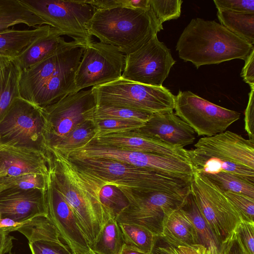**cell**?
Instances as JSON below:
<instances>
[{"mask_svg": "<svg viewBox=\"0 0 254 254\" xmlns=\"http://www.w3.org/2000/svg\"><path fill=\"white\" fill-rule=\"evenodd\" d=\"M97 105L119 107L155 114L173 111L175 95L164 86H154L120 78L91 87Z\"/></svg>", "mask_w": 254, "mask_h": 254, "instance_id": "7", "label": "cell"}, {"mask_svg": "<svg viewBox=\"0 0 254 254\" xmlns=\"http://www.w3.org/2000/svg\"><path fill=\"white\" fill-rule=\"evenodd\" d=\"M223 254H247L236 232L224 244Z\"/></svg>", "mask_w": 254, "mask_h": 254, "instance_id": "47", "label": "cell"}, {"mask_svg": "<svg viewBox=\"0 0 254 254\" xmlns=\"http://www.w3.org/2000/svg\"><path fill=\"white\" fill-rule=\"evenodd\" d=\"M63 35L61 31L52 27L48 33L35 40L13 60L21 70L31 67L72 43V41H65L61 36Z\"/></svg>", "mask_w": 254, "mask_h": 254, "instance_id": "22", "label": "cell"}, {"mask_svg": "<svg viewBox=\"0 0 254 254\" xmlns=\"http://www.w3.org/2000/svg\"><path fill=\"white\" fill-rule=\"evenodd\" d=\"M127 56L117 48L92 41L84 47L75 77V93L121 78Z\"/></svg>", "mask_w": 254, "mask_h": 254, "instance_id": "14", "label": "cell"}, {"mask_svg": "<svg viewBox=\"0 0 254 254\" xmlns=\"http://www.w3.org/2000/svg\"><path fill=\"white\" fill-rule=\"evenodd\" d=\"M68 159L104 186L116 188L125 197L130 193L182 191L190 187L192 177L172 176L110 159Z\"/></svg>", "mask_w": 254, "mask_h": 254, "instance_id": "5", "label": "cell"}, {"mask_svg": "<svg viewBox=\"0 0 254 254\" xmlns=\"http://www.w3.org/2000/svg\"><path fill=\"white\" fill-rule=\"evenodd\" d=\"M86 27L92 36L126 55L140 48L163 29L149 6L146 9L127 7L96 9Z\"/></svg>", "mask_w": 254, "mask_h": 254, "instance_id": "4", "label": "cell"}, {"mask_svg": "<svg viewBox=\"0 0 254 254\" xmlns=\"http://www.w3.org/2000/svg\"><path fill=\"white\" fill-rule=\"evenodd\" d=\"M94 126L92 122L85 121L52 146L44 149H53L65 156L68 153L79 147L82 146L94 138Z\"/></svg>", "mask_w": 254, "mask_h": 254, "instance_id": "32", "label": "cell"}, {"mask_svg": "<svg viewBox=\"0 0 254 254\" xmlns=\"http://www.w3.org/2000/svg\"><path fill=\"white\" fill-rule=\"evenodd\" d=\"M44 123L39 108L16 97L0 121V138L10 145L43 150Z\"/></svg>", "mask_w": 254, "mask_h": 254, "instance_id": "16", "label": "cell"}, {"mask_svg": "<svg viewBox=\"0 0 254 254\" xmlns=\"http://www.w3.org/2000/svg\"><path fill=\"white\" fill-rule=\"evenodd\" d=\"M52 163L51 156L41 149L11 145L0 152V170L5 176L27 174L47 176Z\"/></svg>", "mask_w": 254, "mask_h": 254, "instance_id": "19", "label": "cell"}, {"mask_svg": "<svg viewBox=\"0 0 254 254\" xmlns=\"http://www.w3.org/2000/svg\"><path fill=\"white\" fill-rule=\"evenodd\" d=\"M29 246L32 254H73L62 241H38Z\"/></svg>", "mask_w": 254, "mask_h": 254, "instance_id": "41", "label": "cell"}, {"mask_svg": "<svg viewBox=\"0 0 254 254\" xmlns=\"http://www.w3.org/2000/svg\"><path fill=\"white\" fill-rule=\"evenodd\" d=\"M46 177L37 174H27L16 176L0 178V192L10 190L37 189L45 191Z\"/></svg>", "mask_w": 254, "mask_h": 254, "instance_id": "35", "label": "cell"}, {"mask_svg": "<svg viewBox=\"0 0 254 254\" xmlns=\"http://www.w3.org/2000/svg\"><path fill=\"white\" fill-rule=\"evenodd\" d=\"M179 57L197 68L234 59L245 61L254 46L214 20L192 19L176 44Z\"/></svg>", "mask_w": 254, "mask_h": 254, "instance_id": "3", "label": "cell"}, {"mask_svg": "<svg viewBox=\"0 0 254 254\" xmlns=\"http://www.w3.org/2000/svg\"><path fill=\"white\" fill-rule=\"evenodd\" d=\"M44 192L37 189L0 192V215L23 223L39 215L47 216Z\"/></svg>", "mask_w": 254, "mask_h": 254, "instance_id": "20", "label": "cell"}, {"mask_svg": "<svg viewBox=\"0 0 254 254\" xmlns=\"http://www.w3.org/2000/svg\"><path fill=\"white\" fill-rule=\"evenodd\" d=\"M161 237L179 244L190 246L199 245L192 222L180 208L166 216L163 223Z\"/></svg>", "mask_w": 254, "mask_h": 254, "instance_id": "25", "label": "cell"}, {"mask_svg": "<svg viewBox=\"0 0 254 254\" xmlns=\"http://www.w3.org/2000/svg\"><path fill=\"white\" fill-rule=\"evenodd\" d=\"M223 191L238 212L242 221L254 222V198L243 193Z\"/></svg>", "mask_w": 254, "mask_h": 254, "instance_id": "39", "label": "cell"}, {"mask_svg": "<svg viewBox=\"0 0 254 254\" xmlns=\"http://www.w3.org/2000/svg\"><path fill=\"white\" fill-rule=\"evenodd\" d=\"M124 244L119 224L110 216L90 247L96 254H119Z\"/></svg>", "mask_w": 254, "mask_h": 254, "instance_id": "28", "label": "cell"}, {"mask_svg": "<svg viewBox=\"0 0 254 254\" xmlns=\"http://www.w3.org/2000/svg\"><path fill=\"white\" fill-rule=\"evenodd\" d=\"M181 0H148L149 6L161 24L179 18L181 13Z\"/></svg>", "mask_w": 254, "mask_h": 254, "instance_id": "38", "label": "cell"}, {"mask_svg": "<svg viewBox=\"0 0 254 254\" xmlns=\"http://www.w3.org/2000/svg\"><path fill=\"white\" fill-rule=\"evenodd\" d=\"M48 24L85 46L93 41L86 24L95 11L84 0H19Z\"/></svg>", "mask_w": 254, "mask_h": 254, "instance_id": "9", "label": "cell"}, {"mask_svg": "<svg viewBox=\"0 0 254 254\" xmlns=\"http://www.w3.org/2000/svg\"><path fill=\"white\" fill-rule=\"evenodd\" d=\"M139 129L155 139L179 147L184 148L195 139L194 131L173 111L153 114Z\"/></svg>", "mask_w": 254, "mask_h": 254, "instance_id": "21", "label": "cell"}, {"mask_svg": "<svg viewBox=\"0 0 254 254\" xmlns=\"http://www.w3.org/2000/svg\"><path fill=\"white\" fill-rule=\"evenodd\" d=\"M154 246L169 254H201L204 248L200 245L194 246L179 244L162 237H156Z\"/></svg>", "mask_w": 254, "mask_h": 254, "instance_id": "40", "label": "cell"}, {"mask_svg": "<svg viewBox=\"0 0 254 254\" xmlns=\"http://www.w3.org/2000/svg\"><path fill=\"white\" fill-rule=\"evenodd\" d=\"M119 254H150V253L141 251L125 244Z\"/></svg>", "mask_w": 254, "mask_h": 254, "instance_id": "49", "label": "cell"}, {"mask_svg": "<svg viewBox=\"0 0 254 254\" xmlns=\"http://www.w3.org/2000/svg\"><path fill=\"white\" fill-rule=\"evenodd\" d=\"M44 196L47 216L72 254H84L91 251L73 212L54 186L49 173L46 177Z\"/></svg>", "mask_w": 254, "mask_h": 254, "instance_id": "17", "label": "cell"}, {"mask_svg": "<svg viewBox=\"0 0 254 254\" xmlns=\"http://www.w3.org/2000/svg\"><path fill=\"white\" fill-rule=\"evenodd\" d=\"M202 174L223 191L243 193L254 198V184L239 176L225 172Z\"/></svg>", "mask_w": 254, "mask_h": 254, "instance_id": "34", "label": "cell"}, {"mask_svg": "<svg viewBox=\"0 0 254 254\" xmlns=\"http://www.w3.org/2000/svg\"><path fill=\"white\" fill-rule=\"evenodd\" d=\"M16 231L24 235L29 243L38 241H61L59 232L47 216L33 217L23 222Z\"/></svg>", "mask_w": 254, "mask_h": 254, "instance_id": "31", "label": "cell"}, {"mask_svg": "<svg viewBox=\"0 0 254 254\" xmlns=\"http://www.w3.org/2000/svg\"><path fill=\"white\" fill-rule=\"evenodd\" d=\"M5 176L4 172L0 170V178Z\"/></svg>", "mask_w": 254, "mask_h": 254, "instance_id": "53", "label": "cell"}, {"mask_svg": "<svg viewBox=\"0 0 254 254\" xmlns=\"http://www.w3.org/2000/svg\"><path fill=\"white\" fill-rule=\"evenodd\" d=\"M91 122L94 126L95 134L93 139L111 133L136 129L142 127L145 124L135 121L114 119Z\"/></svg>", "mask_w": 254, "mask_h": 254, "instance_id": "36", "label": "cell"}, {"mask_svg": "<svg viewBox=\"0 0 254 254\" xmlns=\"http://www.w3.org/2000/svg\"><path fill=\"white\" fill-rule=\"evenodd\" d=\"M3 58H0V65H1V61H2V59Z\"/></svg>", "mask_w": 254, "mask_h": 254, "instance_id": "55", "label": "cell"}, {"mask_svg": "<svg viewBox=\"0 0 254 254\" xmlns=\"http://www.w3.org/2000/svg\"><path fill=\"white\" fill-rule=\"evenodd\" d=\"M125 244L141 251L149 253L156 237L146 228L131 223H119Z\"/></svg>", "mask_w": 254, "mask_h": 254, "instance_id": "33", "label": "cell"}, {"mask_svg": "<svg viewBox=\"0 0 254 254\" xmlns=\"http://www.w3.org/2000/svg\"><path fill=\"white\" fill-rule=\"evenodd\" d=\"M190 191H155L131 193L126 196L129 204L117 216L118 223H131L143 227L156 237L162 236L166 216L179 209Z\"/></svg>", "mask_w": 254, "mask_h": 254, "instance_id": "10", "label": "cell"}, {"mask_svg": "<svg viewBox=\"0 0 254 254\" xmlns=\"http://www.w3.org/2000/svg\"><path fill=\"white\" fill-rule=\"evenodd\" d=\"M49 25L32 30L7 29L0 31V57L13 60L31 44L49 32Z\"/></svg>", "mask_w": 254, "mask_h": 254, "instance_id": "23", "label": "cell"}, {"mask_svg": "<svg viewBox=\"0 0 254 254\" xmlns=\"http://www.w3.org/2000/svg\"><path fill=\"white\" fill-rule=\"evenodd\" d=\"M48 152L53 159L49 171L52 183L72 209L90 246L112 216L101 201L103 184L58 151Z\"/></svg>", "mask_w": 254, "mask_h": 254, "instance_id": "1", "label": "cell"}, {"mask_svg": "<svg viewBox=\"0 0 254 254\" xmlns=\"http://www.w3.org/2000/svg\"><path fill=\"white\" fill-rule=\"evenodd\" d=\"M96 105V97L91 88L70 94L39 108L44 122L42 149L52 146L85 121V112Z\"/></svg>", "mask_w": 254, "mask_h": 254, "instance_id": "11", "label": "cell"}, {"mask_svg": "<svg viewBox=\"0 0 254 254\" xmlns=\"http://www.w3.org/2000/svg\"><path fill=\"white\" fill-rule=\"evenodd\" d=\"M217 10L242 13H254V0H214Z\"/></svg>", "mask_w": 254, "mask_h": 254, "instance_id": "43", "label": "cell"}, {"mask_svg": "<svg viewBox=\"0 0 254 254\" xmlns=\"http://www.w3.org/2000/svg\"><path fill=\"white\" fill-rule=\"evenodd\" d=\"M9 146L11 145L9 144L3 142L0 138V152Z\"/></svg>", "mask_w": 254, "mask_h": 254, "instance_id": "51", "label": "cell"}, {"mask_svg": "<svg viewBox=\"0 0 254 254\" xmlns=\"http://www.w3.org/2000/svg\"><path fill=\"white\" fill-rule=\"evenodd\" d=\"M153 114L132 109L106 105H96L85 114V121L93 122L107 119L131 120L146 123Z\"/></svg>", "mask_w": 254, "mask_h": 254, "instance_id": "29", "label": "cell"}, {"mask_svg": "<svg viewBox=\"0 0 254 254\" xmlns=\"http://www.w3.org/2000/svg\"><path fill=\"white\" fill-rule=\"evenodd\" d=\"M65 157L69 159L91 158L110 159L180 177H188L193 173L190 162L182 159L119 149L90 142L69 151Z\"/></svg>", "mask_w": 254, "mask_h": 254, "instance_id": "13", "label": "cell"}, {"mask_svg": "<svg viewBox=\"0 0 254 254\" xmlns=\"http://www.w3.org/2000/svg\"><path fill=\"white\" fill-rule=\"evenodd\" d=\"M175 114L198 135L214 136L226 130L240 114L212 103L190 91L175 96Z\"/></svg>", "mask_w": 254, "mask_h": 254, "instance_id": "12", "label": "cell"}, {"mask_svg": "<svg viewBox=\"0 0 254 254\" xmlns=\"http://www.w3.org/2000/svg\"><path fill=\"white\" fill-rule=\"evenodd\" d=\"M127 56L121 78L154 86H162L176 63L171 51L157 35L140 48Z\"/></svg>", "mask_w": 254, "mask_h": 254, "instance_id": "15", "label": "cell"}, {"mask_svg": "<svg viewBox=\"0 0 254 254\" xmlns=\"http://www.w3.org/2000/svg\"><path fill=\"white\" fill-rule=\"evenodd\" d=\"M188 150L194 172H228L254 184V141L226 130L200 138Z\"/></svg>", "mask_w": 254, "mask_h": 254, "instance_id": "6", "label": "cell"}, {"mask_svg": "<svg viewBox=\"0 0 254 254\" xmlns=\"http://www.w3.org/2000/svg\"><path fill=\"white\" fill-rule=\"evenodd\" d=\"M235 232L247 254H254V222L242 221Z\"/></svg>", "mask_w": 254, "mask_h": 254, "instance_id": "44", "label": "cell"}, {"mask_svg": "<svg viewBox=\"0 0 254 254\" xmlns=\"http://www.w3.org/2000/svg\"><path fill=\"white\" fill-rule=\"evenodd\" d=\"M220 24L251 45L254 44V13H242L218 10Z\"/></svg>", "mask_w": 254, "mask_h": 254, "instance_id": "30", "label": "cell"}, {"mask_svg": "<svg viewBox=\"0 0 254 254\" xmlns=\"http://www.w3.org/2000/svg\"><path fill=\"white\" fill-rule=\"evenodd\" d=\"M190 189L201 214L224 245L242 221L238 212L224 191L201 173H193Z\"/></svg>", "mask_w": 254, "mask_h": 254, "instance_id": "8", "label": "cell"}, {"mask_svg": "<svg viewBox=\"0 0 254 254\" xmlns=\"http://www.w3.org/2000/svg\"><path fill=\"white\" fill-rule=\"evenodd\" d=\"M254 87L251 88L249 101L245 112V129L249 139L254 141Z\"/></svg>", "mask_w": 254, "mask_h": 254, "instance_id": "45", "label": "cell"}, {"mask_svg": "<svg viewBox=\"0 0 254 254\" xmlns=\"http://www.w3.org/2000/svg\"><path fill=\"white\" fill-rule=\"evenodd\" d=\"M20 71L13 60L2 58L0 67V121L14 99L20 97L18 81Z\"/></svg>", "mask_w": 254, "mask_h": 254, "instance_id": "27", "label": "cell"}, {"mask_svg": "<svg viewBox=\"0 0 254 254\" xmlns=\"http://www.w3.org/2000/svg\"><path fill=\"white\" fill-rule=\"evenodd\" d=\"M12 254V253H11V252H10V253H8V254Z\"/></svg>", "mask_w": 254, "mask_h": 254, "instance_id": "56", "label": "cell"}, {"mask_svg": "<svg viewBox=\"0 0 254 254\" xmlns=\"http://www.w3.org/2000/svg\"><path fill=\"white\" fill-rule=\"evenodd\" d=\"M13 237L9 233L0 230V254H6L11 252Z\"/></svg>", "mask_w": 254, "mask_h": 254, "instance_id": "48", "label": "cell"}, {"mask_svg": "<svg viewBox=\"0 0 254 254\" xmlns=\"http://www.w3.org/2000/svg\"><path fill=\"white\" fill-rule=\"evenodd\" d=\"M90 142L119 149L175 157L190 162L188 150L155 139L139 128L107 134Z\"/></svg>", "mask_w": 254, "mask_h": 254, "instance_id": "18", "label": "cell"}, {"mask_svg": "<svg viewBox=\"0 0 254 254\" xmlns=\"http://www.w3.org/2000/svg\"><path fill=\"white\" fill-rule=\"evenodd\" d=\"M101 202L111 216L116 218L129 203L120 190L113 186H103L100 191Z\"/></svg>", "mask_w": 254, "mask_h": 254, "instance_id": "37", "label": "cell"}, {"mask_svg": "<svg viewBox=\"0 0 254 254\" xmlns=\"http://www.w3.org/2000/svg\"><path fill=\"white\" fill-rule=\"evenodd\" d=\"M85 46L76 41L31 67L21 70L20 97L39 108L75 93L76 72Z\"/></svg>", "mask_w": 254, "mask_h": 254, "instance_id": "2", "label": "cell"}, {"mask_svg": "<svg viewBox=\"0 0 254 254\" xmlns=\"http://www.w3.org/2000/svg\"><path fill=\"white\" fill-rule=\"evenodd\" d=\"M95 254V253H94L92 251V250H91V251H90V252H88V253H85V254Z\"/></svg>", "mask_w": 254, "mask_h": 254, "instance_id": "54", "label": "cell"}, {"mask_svg": "<svg viewBox=\"0 0 254 254\" xmlns=\"http://www.w3.org/2000/svg\"><path fill=\"white\" fill-rule=\"evenodd\" d=\"M19 24L35 28L43 24L48 25L19 0H0V31Z\"/></svg>", "mask_w": 254, "mask_h": 254, "instance_id": "26", "label": "cell"}, {"mask_svg": "<svg viewBox=\"0 0 254 254\" xmlns=\"http://www.w3.org/2000/svg\"><path fill=\"white\" fill-rule=\"evenodd\" d=\"M180 209L192 222L197 234L199 245L205 247L212 254H223L224 245L216 236L201 214L191 191Z\"/></svg>", "mask_w": 254, "mask_h": 254, "instance_id": "24", "label": "cell"}, {"mask_svg": "<svg viewBox=\"0 0 254 254\" xmlns=\"http://www.w3.org/2000/svg\"><path fill=\"white\" fill-rule=\"evenodd\" d=\"M95 9H108L116 7H127L146 9L148 0H84Z\"/></svg>", "mask_w": 254, "mask_h": 254, "instance_id": "42", "label": "cell"}, {"mask_svg": "<svg viewBox=\"0 0 254 254\" xmlns=\"http://www.w3.org/2000/svg\"><path fill=\"white\" fill-rule=\"evenodd\" d=\"M150 254H169L165 252H163L153 246Z\"/></svg>", "mask_w": 254, "mask_h": 254, "instance_id": "50", "label": "cell"}, {"mask_svg": "<svg viewBox=\"0 0 254 254\" xmlns=\"http://www.w3.org/2000/svg\"><path fill=\"white\" fill-rule=\"evenodd\" d=\"M201 254H212L205 247L203 248Z\"/></svg>", "mask_w": 254, "mask_h": 254, "instance_id": "52", "label": "cell"}, {"mask_svg": "<svg viewBox=\"0 0 254 254\" xmlns=\"http://www.w3.org/2000/svg\"><path fill=\"white\" fill-rule=\"evenodd\" d=\"M241 76L251 87H254V49L245 60Z\"/></svg>", "mask_w": 254, "mask_h": 254, "instance_id": "46", "label": "cell"}]
</instances>
